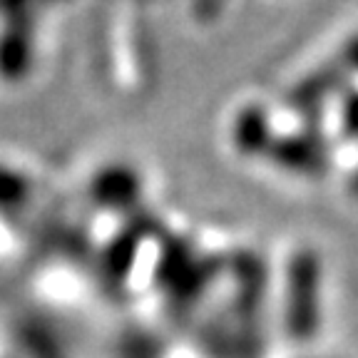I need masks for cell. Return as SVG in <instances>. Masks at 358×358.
Here are the masks:
<instances>
[{
	"mask_svg": "<svg viewBox=\"0 0 358 358\" xmlns=\"http://www.w3.org/2000/svg\"><path fill=\"white\" fill-rule=\"evenodd\" d=\"M124 358H157V351L147 341H129L124 346Z\"/></svg>",
	"mask_w": 358,
	"mask_h": 358,
	"instance_id": "7a4b0ae2",
	"label": "cell"
},
{
	"mask_svg": "<svg viewBox=\"0 0 358 358\" xmlns=\"http://www.w3.org/2000/svg\"><path fill=\"white\" fill-rule=\"evenodd\" d=\"M319 284L316 268L311 262H299L291 271L289 308H286V326L294 341H308L319 326Z\"/></svg>",
	"mask_w": 358,
	"mask_h": 358,
	"instance_id": "6da1fadb",
	"label": "cell"
}]
</instances>
